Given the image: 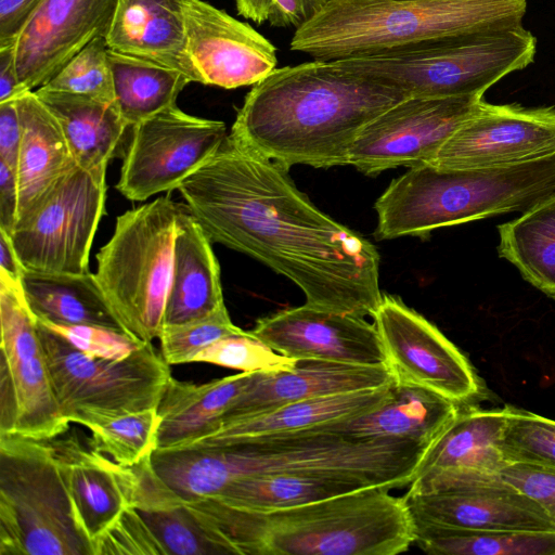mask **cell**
<instances>
[{
    "mask_svg": "<svg viewBox=\"0 0 555 555\" xmlns=\"http://www.w3.org/2000/svg\"><path fill=\"white\" fill-rule=\"evenodd\" d=\"M0 435L63 436L69 422L54 396L48 363L22 282L0 278Z\"/></svg>",
    "mask_w": 555,
    "mask_h": 555,
    "instance_id": "obj_11",
    "label": "cell"
},
{
    "mask_svg": "<svg viewBox=\"0 0 555 555\" xmlns=\"http://www.w3.org/2000/svg\"><path fill=\"white\" fill-rule=\"evenodd\" d=\"M60 437L50 441L75 520L94 547L99 538L129 506V469L89 444L83 446L76 435Z\"/></svg>",
    "mask_w": 555,
    "mask_h": 555,
    "instance_id": "obj_23",
    "label": "cell"
},
{
    "mask_svg": "<svg viewBox=\"0 0 555 555\" xmlns=\"http://www.w3.org/2000/svg\"><path fill=\"white\" fill-rule=\"evenodd\" d=\"M22 126L16 101L0 103V160L16 169Z\"/></svg>",
    "mask_w": 555,
    "mask_h": 555,
    "instance_id": "obj_47",
    "label": "cell"
},
{
    "mask_svg": "<svg viewBox=\"0 0 555 555\" xmlns=\"http://www.w3.org/2000/svg\"><path fill=\"white\" fill-rule=\"evenodd\" d=\"M224 306L211 242L184 205L177 223L164 327L204 319Z\"/></svg>",
    "mask_w": 555,
    "mask_h": 555,
    "instance_id": "obj_25",
    "label": "cell"
},
{
    "mask_svg": "<svg viewBox=\"0 0 555 555\" xmlns=\"http://www.w3.org/2000/svg\"><path fill=\"white\" fill-rule=\"evenodd\" d=\"M159 422L157 406L99 418L85 425L91 431L88 444L114 462L131 466L156 450Z\"/></svg>",
    "mask_w": 555,
    "mask_h": 555,
    "instance_id": "obj_36",
    "label": "cell"
},
{
    "mask_svg": "<svg viewBox=\"0 0 555 555\" xmlns=\"http://www.w3.org/2000/svg\"><path fill=\"white\" fill-rule=\"evenodd\" d=\"M194 362L242 372H280L293 370L298 360L274 351L249 331H243L214 341L196 354Z\"/></svg>",
    "mask_w": 555,
    "mask_h": 555,
    "instance_id": "obj_40",
    "label": "cell"
},
{
    "mask_svg": "<svg viewBox=\"0 0 555 555\" xmlns=\"http://www.w3.org/2000/svg\"><path fill=\"white\" fill-rule=\"evenodd\" d=\"M115 101L125 121L133 125L176 105L191 80L181 72L108 49Z\"/></svg>",
    "mask_w": 555,
    "mask_h": 555,
    "instance_id": "obj_34",
    "label": "cell"
},
{
    "mask_svg": "<svg viewBox=\"0 0 555 555\" xmlns=\"http://www.w3.org/2000/svg\"><path fill=\"white\" fill-rule=\"evenodd\" d=\"M0 555H94L50 439L0 435Z\"/></svg>",
    "mask_w": 555,
    "mask_h": 555,
    "instance_id": "obj_9",
    "label": "cell"
},
{
    "mask_svg": "<svg viewBox=\"0 0 555 555\" xmlns=\"http://www.w3.org/2000/svg\"><path fill=\"white\" fill-rule=\"evenodd\" d=\"M188 52L201 83L254 86L276 67V48L246 23L202 0H185Z\"/></svg>",
    "mask_w": 555,
    "mask_h": 555,
    "instance_id": "obj_19",
    "label": "cell"
},
{
    "mask_svg": "<svg viewBox=\"0 0 555 555\" xmlns=\"http://www.w3.org/2000/svg\"><path fill=\"white\" fill-rule=\"evenodd\" d=\"M505 408L461 405L428 448L406 494L467 491L505 485L501 470L511 462L500 448Z\"/></svg>",
    "mask_w": 555,
    "mask_h": 555,
    "instance_id": "obj_17",
    "label": "cell"
},
{
    "mask_svg": "<svg viewBox=\"0 0 555 555\" xmlns=\"http://www.w3.org/2000/svg\"><path fill=\"white\" fill-rule=\"evenodd\" d=\"M37 324L54 396L69 423L85 426L159 404L172 375L152 343L126 359L111 360L85 353Z\"/></svg>",
    "mask_w": 555,
    "mask_h": 555,
    "instance_id": "obj_10",
    "label": "cell"
},
{
    "mask_svg": "<svg viewBox=\"0 0 555 555\" xmlns=\"http://www.w3.org/2000/svg\"><path fill=\"white\" fill-rule=\"evenodd\" d=\"M24 271L25 269L16 255L11 236L0 229V278L22 282Z\"/></svg>",
    "mask_w": 555,
    "mask_h": 555,
    "instance_id": "obj_50",
    "label": "cell"
},
{
    "mask_svg": "<svg viewBox=\"0 0 555 555\" xmlns=\"http://www.w3.org/2000/svg\"><path fill=\"white\" fill-rule=\"evenodd\" d=\"M327 0H235L237 13L257 24L301 27L311 21Z\"/></svg>",
    "mask_w": 555,
    "mask_h": 555,
    "instance_id": "obj_44",
    "label": "cell"
},
{
    "mask_svg": "<svg viewBox=\"0 0 555 555\" xmlns=\"http://www.w3.org/2000/svg\"><path fill=\"white\" fill-rule=\"evenodd\" d=\"M408 96L332 61L275 68L247 93L229 137L286 169L349 165L366 125Z\"/></svg>",
    "mask_w": 555,
    "mask_h": 555,
    "instance_id": "obj_2",
    "label": "cell"
},
{
    "mask_svg": "<svg viewBox=\"0 0 555 555\" xmlns=\"http://www.w3.org/2000/svg\"><path fill=\"white\" fill-rule=\"evenodd\" d=\"M527 0H327L297 28L293 51L336 61L522 24Z\"/></svg>",
    "mask_w": 555,
    "mask_h": 555,
    "instance_id": "obj_5",
    "label": "cell"
},
{
    "mask_svg": "<svg viewBox=\"0 0 555 555\" xmlns=\"http://www.w3.org/2000/svg\"><path fill=\"white\" fill-rule=\"evenodd\" d=\"M106 167L75 166L25 218L11 241L27 271L89 273L92 242L104 214Z\"/></svg>",
    "mask_w": 555,
    "mask_h": 555,
    "instance_id": "obj_12",
    "label": "cell"
},
{
    "mask_svg": "<svg viewBox=\"0 0 555 555\" xmlns=\"http://www.w3.org/2000/svg\"><path fill=\"white\" fill-rule=\"evenodd\" d=\"M134 509L152 531L163 554H222L189 509L184 499L157 508Z\"/></svg>",
    "mask_w": 555,
    "mask_h": 555,
    "instance_id": "obj_37",
    "label": "cell"
},
{
    "mask_svg": "<svg viewBox=\"0 0 555 555\" xmlns=\"http://www.w3.org/2000/svg\"><path fill=\"white\" fill-rule=\"evenodd\" d=\"M22 88L15 62V46L0 48V103L16 100Z\"/></svg>",
    "mask_w": 555,
    "mask_h": 555,
    "instance_id": "obj_49",
    "label": "cell"
},
{
    "mask_svg": "<svg viewBox=\"0 0 555 555\" xmlns=\"http://www.w3.org/2000/svg\"><path fill=\"white\" fill-rule=\"evenodd\" d=\"M414 521V543L433 555H555V531L476 530Z\"/></svg>",
    "mask_w": 555,
    "mask_h": 555,
    "instance_id": "obj_35",
    "label": "cell"
},
{
    "mask_svg": "<svg viewBox=\"0 0 555 555\" xmlns=\"http://www.w3.org/2000/svg\"><path fill=\"white\" fill-rule=\"evenodd\" d=\"M415 521L476 530L555 531V521L508 483L496 488L404 494Z\"/></svg>",
    "mask_w": 555,
    "mask_h": 555,
    "instance_id": "obj_22",
    "label": "cell"
},
{
    "mask_svg": "<svg viewBox=\"0 0 555 555\" xmlns=\"http://www.w3.org/2000/svg\"><path fill=\"white\" fill-rule=\"evenodd\" d=\"M42 87L114 102V81L105 37L91 41Z\"/></svg>",
    "mask_w": 555,
    "mask_h": 555,
    "instance_id": "obj_39",
    "label": "cell"
},
{
    "mask_svg": "<svg viewBox=\"0 0 555 555\" xmlns=\"http://www.w3.org/2000/svg\"><path fill=\"white\" fill-rule=\"evenodd\" d=\"M393 384L301 400L272 411L236 418L221 424L211 434L182 448L209 447L240 439L307 430L354 418L382 405L390 397Z\"/></svg>",
    "mask_w": 555,
    "mask_h": 555,
    "instance_id": "obj_29",
    "label": "cell"
},
{
    "mask_svg": "<svg viewBox=\"0 0 555 555\" xmlns=\"http://www.w3.org/2000/svg\"><path fill=\"white\" fill-rule=\"evenodd\" d=\"M375 487L383 486L371 479L349 474L279 473L234 480L210 499L245 511L270 512L293 508Z\"/></svg>",
    "mask_w": 555,
    "mask_h": 555,
    "instance_id": "obj_31",
    "label": "cell"
},
{
    "mask_svg": "<svg viewBox=\"0 0 555 555\" xmlns=\"http://www.w3.org/2000/svg\"><path fill=\"white\" fill-rule=\"evenodd\" d=\"M95 555L163 554L160 546L140 514L127 506L119 517L99 538Z\"/></svg>",
    "mask_w": 555,
    "mask_h": 555,
    "instance_id": "obj_43",
    "label": "cell"
},
{
    "mask_svg": "<svg viewBox=\"0 0 555 555\" xmlns=\"http://www.w3.org/2000/svg\"><path fill=\"white\" fill-rule=\"evenodd\" d=\"M555 157V107L482 106L441 146L431 165L496 168Z\"/></svg>",
    "mask_w": 555,
    "mask_h": 555,
    "instance_id": "obj_16",
    "label": "cell"
},
{
    "mask_svg": "<svg viewBox=\"0 0 555 555\" xmlns=\"http://www.w3.org/2000/svg\"><path fill=\"white\" fill-rule=\"evenodd\" d=\"M482 96H408L374 118L352 145L349 165L365 175L430 164Z\"/></svg>",
    "mask_w": 555,
    "mask_h": 555,
    "instance_id": "obj_14",
    "label": "cell"
},
{
    "mask_svg": "<svg viewBox=\"0 0 555 555\" xmlns=\"http://www.w3.org/2000/svg\"><path fill=\"white\" fill-rule=\"evenodd\" d=\"M117 1L43 0L15 42L23 90L42 87L91 41L106 37Z\"/></svg>",
    "mask_w": 555,
    "mask_h": 555,
    "instance_id": "obj_20",
    "label": "cell"
},
{
    "mask_svg": "<svg viewBox=\"0 0 555 555\" xmlns=\"http://www.w3.org/2000/svg\"><path fill=\"white\" fill-rule=\"evenodd\" d=\"M22 284L28 306L38 320L59 325H94L126 332L94 273L25 270Z\"/></svg>",
    "mask_w": 555,
    "mask_h": 555,
    "instance_id": "obj_32",
    "label": "cell"
},
{
    "mask_svg": "<svg viewBox=\"0 0 555 555\" xmlns=\"http://www.w3.org/2000/svg\"><path fill=\"white\" fill-rule=\"evenodd\" d=\"M500 475L503 481L534 500L555 521V469L512 462Z\"/></svg>",
    "mask_w": 555,
    "mask_h": 555,
    "instance_id": "obj_45",
    "label": "cell"
},
{
    "mask_svg": "<svg viewBox=\"0 0 555 555\" xmlns=\"http://www.w3.org/2000/svg\"><path fill=\"white\" fill-rule=\"evenodd\" d=\"M20 191L16 171L0 160V229L9 235L15 229L18 217Z\"/></svg>",
    "mask_w": 555,
    "mask_h": 555,
    "instance_id": "obj_48",
    "label": "cell"
},
{
    "mask_svg": "<svg viewBox=\"0 0 555 555\" xmlns=\"http://www.w3.org/2000/svg\"><path fill=\"white\" fill-rule=\"evenodd\" d=\"M185 0H118L105 37L109 50L150 61L201 82L188 52Z\"/></svg>",
    "mask_w": 555,
    "mask_h": 555,
    "instance_id": "obj_24",
    "label": "cell"
},
{
    "mask_svg": "<svg viewBox=\"0 0 555 555\" xmlns=\"http://www.w3.org/2000/svg\"><path fill=\"white\" fill-rule=\"evenodd\" d=\"M461 405L463 404L434 391L395 382L390 397L373 411L311 429L363 439H393L431 444L455 417Z\"/></svg>",
    "mask_w": 555,
    "mask_h": 555,
    "instance_id": "obj_27",
    "label": "cell"
},
{
    "mask_svg": "<svg viewBox=\"0 0 555 555\" xmlns=\"http://www.w3.org/2000/svg\"><path fill=\"white\" fill-rule=\"evenodd\" d=\"M43 0H0V48L15 42Z\"/></svg>",
    "mask_w": 555,
    "mask_h": 555,
    "instance_id": "obj_46",
    "label": "cell"
},
{
    "mask_svg": "<svg viewBox=\"0 0 555 555\" xmlns=\"http://www.w3.org/2000/svg\"><path fill=\"white\" fill-rule=\"evenodd\" d=\"M500 448L506 459L555 469V421L505 406Z\"/></svg>",
    "mask_w": 555,
    "mask_h": 555,
    "instance_id": "obj_38",
    "label": "cell"
},
{
    "mask_svg": "<svg viewBox=\"0 0 555 555\" xmlns=\"http://www.w3.org/2000/svg\"><path fill=\"white\" fill-rule=\"evenodd\" d=\"M395 382L387 364L358 365L302 360L289 371L255 372L253 383L240 396L221 424L301 400L376 389Z\"/></svg>",
    "mask_w": 555,
    "mask_h": 555,
    "instance_id": "obj_21",
    "label": "cell"
},
{
    "mask_svg": "<svg viewBox=\"0 0 555 555\" xmlns=\"http://www.w3.org/2000/svg\"><path fill=\"white\" fill-rule=\"evenodd\" d=\"M287 171L228 134L178 190L211 243L286 276L310 306L373 318L383 298L377 249L319 210Z\"/></svg>",
    "mask_w": 555,
    "mask_h": 555,
    "instance_id": "obj_1",
    "label": "cell"
},
{
    "mask_svg": "<svg viewBox=\"0 0 555 555\" xmlns=\"http://www.w3.org/2000/svg\"><path fill=\"white\" fill-rule=\"evenodd\" d=\"M15 101L22 126L15 169L20 191L18 222L77 165L56 118L35 91H27Z\"/></svg>",
    "mask_w": 555,
    "mask_h": 555,
    "instance_id": "obj_26",
    "label": "cell"
},
{
    "mask_svg": "<svg viewBox=\"0 0 555 555\" xmlns=\"http://www.w3.org/2000/svg\"><path fill=\"white\" fill-rule=\"evenodd\" d=\"M535 52V37L517 24L332 62L410 96H482L499 80L532 63Z\"/></svg>",
    "mask_w": 555,
    "mask_h": 555,
    "instance_id": "obj_7",
    "label": "cell"
},
{
    "mask_svg": "<svg viewBox=\"0 0 555 555\" xmlns=\"http://www.w3.org/2000/svg\"><path fill=\"white\" fill-rule=\"evenodd\" d=\"M429 447L307 429L209 447L155 450L151 463L184 500L214 498L241 478L296 472L349 474L393 490L411 483Z\"/></svg>",
    "mask_w": 555,
    "mask_h": 555,
    "instance_id": "obj_3",
    "label": "cell"
},
{
    "mask_svg": "<svg viewBox=\"0 0 555 555\" xmlns=\"http://www.w3.org/2000/svg\"><path fill=\"white\" fill-rule=\"evenodd\" d=\"M249 332L274 351L298 361L386 364L374 323L349 313L305 304L258 319Z\"/></svg>",
    "mask_w": 555,
    "mask_h": 555,
    "instance_id": "obj_18",
    "label": "cell"
},
{
    "mask_svg": "<svg viewBox=\"0 0 555 555\" xmlns=\"http://www.w3.org/2000/svg\"><path fill=\"white\" fill-rule=\"evenodd\" d=\"M38 320V319H37ZM76 349L104 359L122 360L146 343L126 332L94 325H59L38 320Z\"/></svg>",
    "mask_w": 555,
    "mask_h": 555,
    "instance_id": "obj_42",
    "label": "cell"
},
{
    "mask_svg": "<svg viewBox=\"0 0 555 555\" xmlns=\"http://www.w3.org/2000/svg\"><path fill=\"white\" fill-rule=\"evenodd\" d=\"M555 193V157L496 168L411 167L375 203L378 240L525 211Z\"/></svg>",
    "mask_w": 555,
    "mask_h": 555,
    "instance_id": "obj_6",
    "label": "cell"
},
{
    "mask_svg": "<svg viewBox=\"0 0 555 555\" xmlns=\"http://www.w3.org/2000/svg\"><path fill=\"white\" fill-rule=\"evenodd\" d=\"M254 376L242 372L199 385L171 376L157 405L156 450L182 448L216 430Z\"/></svg>",
    "mask_w": 555,
    "mask_h": 555,
    "instance_id": "obj_28",
    "label": "cell"
},
{
    "mask_svg": "<svg viewBox=\"0 0 555 555\" xmlns=\"http://www.w3.org/2000/svg\"><path fill=\"white\" fill-rule=\"evenodd\" d=\"M223 121L192 116L172 105L133 125L116 189L128 199L178 190L220 147Z\"/></svg>",
    "mask_w": 555,
    "mask_h": 555,
    "instance_id": "obj_13",
    "label": "cell"
},
{
    "mask_svg": "<svg viewBox=\"0 0 555 555\" xmlns=\"http://www.w3.org/2000/svg\"><path fill=\"white\" fill-rule=\"evenodd\" d=\"M184 205L169 196L118 216L96 255L94 276L127 333L159 338L170 286L178 218Z\"/></svg>",
    "mask_w": 555,
    "mask_h": 555,
    "instance_id": "obj_8",
    "label": "cell"
},
{
    "mask_svg": "<svg viewBox=\"0 0 555 555\" xmlns=\"http://www.w3.org/2000/svg\"><path fill=\"white\" fill-rule=\"evenodd\" d=\"M390 491L369 488L270 512L184 501L224 554L396 555L414 543V521L404 498Z\"/></svg>",
    "mask_w": 555,
    "mask_h": 555,
    "instance_id": "obj_4",
    "label": "cell"
},
{
    "mask_svg": "<svg viewBox=\"0 0 555 555\" xmlns=\"http://www.w3.org/2000/svg\"><path fill=\"white\" fill-rule=\"evenodd\" d=\"M498 231L500 257L532 286L555 298V193L499 224Z\"/></svg>",
    "mask_w": 555,
    "mask_h": 555,
    "instance_id": "obj_33",
    "label": "cell"
},
{
    "mask_svg": "<svg viewBox=\"0 0 555 555\" xmlns=\"http://www.w3.org/2000/svg\"><path fill=\"white\" fill-rule=\"evenodd\" d=\"M397 384L421 387L460 404L480 393L465 356L433 323L398 297L383 295L373 317Z\"/></svg>",
    "mask_w": 555,
    "mask_h": 555,
    "instance_id": "obj_15",
    "label": "cell"
},
{
    "mask_svg": "<svg viewBox=\"0 0 555 555\" xmlns=\"http://www.w3.org/2000/svg\"><path fill=\"white\" fill-rule=\"evenodd\" d=\"M36 95L56 118L77 166L83 169L107 167L118 153L124 135L131 128L116 101L40 87Z\"/></svg>",
    "mask_w": 555,
    "mask_h": 555,
    "instance_id": "obj_30",
    "label": "cell"
},
{
    "mask_svg": "<svg viewBox=\"0 0 555 555\" xmlns=\"http://www.w3.org/2000/svg\"><path fill=\"white\" fill-rule=\"evenodd\" d=\"M243 330L236 326L224 306L214 314L176 326H165L159 336L160 353L169 364L194 362L196 354L214 341Z\"/></svg>",
    "mask_w": 555,
    "mask_h": 555,
    "instance_id": "obj_41",
    "label": "cell"
}]
</instances>
